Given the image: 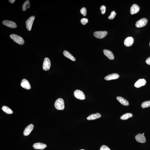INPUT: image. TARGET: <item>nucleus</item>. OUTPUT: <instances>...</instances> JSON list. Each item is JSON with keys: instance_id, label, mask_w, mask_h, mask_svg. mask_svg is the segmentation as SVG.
<instances>
[{"instance_id": "obj_33", "label": "nucleus", "mask_w": 150, "mask_h": 150, "mask_svg": "<svg viewBox=\"0 0 150 150\" xmlns=\"http://www.w3.org/2000/svg\"><path fill=\"white\" fill-rule=\"evenodd\" d=\"M143 135H144V133H143Z\"/></svg>"}, {"instance_id": "obj_24", "label": "nucleus", "mask_w": 150, "mask_h": 150, "mask_svg": "<svg viewBox=\"0 0 150 150\" xmlns=\"http://www.w3.org/2000/svg\"><path fill=\"white\" fill-rule=\"evenodd\" d=\"M141 107L143 108H147L150 107V101L144 102L141 104Z\"/></svg>"}, {"instance_id": "obj_8", "label": "nucleus", "mask_w": 150, "mask_h": 150, "mask_svg": "<svg viewBox=\"0 0 150 150\" xmlns=\"http://www.w3.org/2000/svg\"><path fill=\"white\" fill-rule=\"evenodd\" d=\"M2 23L3 25L10 28H15L17 27L16 23L13 21L5 20L3 21Z\"/></svg>"}, {"instance_id": "obj_1", "label": "nucleus", "mask_w": 150, "mask_h": 150, "mask_svg": "<svg viewBox=\"0 0 150 150\" xmlns=\"http://www.w3.org/2000/svg\"><path fill=\"white\" fill-rule=\"evenodd\" d=\"M54 106L57 110H63L64 108V102L62 98L58 99L54 103Z\"/></svg>"}, {"instance_id": "obj_13", "label": "nucleus", "mask_w": 150, "mask_h": 150, "mask_svg": "<svg viewBox=\"0 0 150 150\" xmlns=\"http://www.w3.org/2000/svg\"><path fill=\"white\" fill-rule=\"evenodd\" d=\"M21 85L22 87L25 89L29 90L31 88V86L29 82L27 80L25 79L22 80Z\"/></svg>"}, {"instance_id": "obj_6", "label": "nucleus", "mask_w": 150, "mask_h": 150, "mask_svg": "<svg viewBox=\"0 0 150 150\" xmlns=\"http://www.w3.org/2000/svg\"><path fill=\"white\" fill-rule=\"evenodd\" d=\"M51 66V62L48 58H45L43 63V68L44 70L47 71L49 70Z\"/></svg>"}, {"instance_id": "obj_23", "label": "nucleus", "mask_w": 150, "mask_h": 150, "mask_svg": "<svg viewBox=\"0 0 150 150\" xmlns=\"http://www.w3.org/2000/svg\"><path fill=\"white\" fill-rule=\"evenodd\" d=\"M30 7V4L29 1V0L26 1L24 3L22 7L23 11H26L27 8H28Z\"/></svg>"}, {"instance_id": "obj_25", "label": "nucleus", "mask_w": 150, "mask_h": 150, "mask_svg": "<svg viewBox=\"0 0 150 150\" xmlns=\"http://www.w3.org/2000/svg\"><path fill=\"white\" fill-rule=\"evenodd\" d=\"M116 13L115 12V11H113L112 12L109 16L108 17V18L110 20H112L115 18Z\"/></svg>"}, {"instance_id": "obj_32", "label": "nucleus", "mask_w": 150, "mask_h": 150, "mask_svg": "<svg viewBox=\"0 0 150 150\" xmlns=\"http://www.w3.org/2000/svg\"><path fill=\"white\" fill-rule=\"evenodd\" d=\"M83 150V149H82L81 150Z\"/></svg>"}, {"instance_id": "obj_5", "label": "nucleus", "mask_w": 150, "mask_h": 150, "mask_svg": "<svg viewBox=\"0 0 150 150\" xmlns=\"http://www.w3.org/2000/svg\"><path fill=\"white\" fill-rule=\"evenodd\" d=\"M148 22V20L146 18H143L137 22L135 24L136 27L138 28H141L146 25Z\"/></svg>"}, {"instance_id": "obj_34", "label": "nucleus", "mask_w": 150, "mask_h": 150, "mask_svg": "<svg viewBox=\"0 0 150 150\" xmlns=\"http://www.w3.org/2000/svg\"></svg>"}, {"instance_id": "obj_21", "label": "nucleus", "mask_w": 150, "mask_h": 150, "mask_svg": "<svg viewBox=\"0 0 150 150\" xmlns=\"http://www.w3.org/2000/svg\"><path fill=\"white\" fill-rule=\"evenodd\" d=\"M133 114L130 113H126L120 117V119L122 120H126L133 117Z\"/></svg>"}, {"instance_id": "obj_20", "label": "nucleus", "mask_w": 150, "mask_h": 150, "mask_svg": "<svg viewBox=\"0 0 150 150\" xmlns=\"http://www.w3.org/2000/svg\"><path fill=\"white\" fill-rule=\"evenodd\" d=\"M65 57L67 58L70 59L73 61H75L76 60V59L70 53L67 51L65 50L63 53Z\"/></svg>"}, {"instance_id": "obj_7", "label": "nucleus", "mask_w": 150, "mask_h": 150, "mask_svg": "<svg viewBox=\"0 0 150 150\" xmlns=\"http://www.w3.org/2000/svg\"><path fill=\"white\" fill-rule=\"evenodd\" d=\"M108 32L106 31H97L94 33V36L97 38L102 39L105 38L107 35Z\"/></svg>"}, {"instance_id": "obj_2", "label": "nucleus", "mask_w": 150, "mask_h": 150, "mask_svg": "<svg viewBox=\"0 0 150 150\" xmlns=\"http://www.w3.org/2000/svg\"><path fill=\"white\" fill-rule=\"evenodd\" d=\"M10 37L14 41L20 45H23L24 43V40L19 36L15 34H12L10 36Z\"/></svg>"}, {"instance_id": "obj_11", "label": "nucleus", "mask_w": 150, "mask_h": 150, "mask_svg": "<svg viewBox=\"0 0 150 150\" xmlns=\"http://www.w3.org/2000/svg\"><path fill=\"white\" fill-rule=\"evenodd\" d=\"M146 83V80L144 79H140L134 84V86L137 88H139L145 86Z\"/></svg>"}, {"instance_id": "obj_22", "label": "nucleus", "mask_w": 150, "mask_h": 150, "mask_svg": "<svg viewBox=\"0 0 150 150\" xmlns=\"http://www.w3.org/2000/svg\"><path fill=\"white\" fill-rule=\"evenodd\" d=\"M2 110L6 113L8 114H12L13 113L12 110L9 107L6 106H3L2 108Z\"/></svg>"}, {"instance_id": "obj_29", "label": "nucleus", "mask_w": 150, "mask_h": 150, "mask_svg": "<svg viewBox=\"0 0 150 150\" xmlns=\"http://www.w3.org/2000/svg\"><path fill=\"white\" fill-rule=\"evenodd\" d=\"M100 150H111L107 146L105 145H103L101 147Z\"/></svg>"}, {"instance_id": "obj_10", "label": "nucleus", "mask_w": 150, "mask_h": 150, "mask_svg": "<svg viewBox=\"0 0 150 150\" xmlns=\"http://www.w3.org/2000/svg\"><path fill=\"white\" fill-rule=\"evenodd\" d=\"M134 42V39L132 37H129L126 38L124 41V45L127 47H130Z\"/></svg>"}, {"instance_id": "obj_17", "label": "nucleus", "mask_w": 150, "mask_h": 150, "mask_svg": "<svg viewBox=\"0 0 150 150\" xmlns=\"http://www.w3.org/2000/svg\"><path fill=\"white\" fill-rule=\"evenodd\" d=\"M101 117V115L100 113H96L90 115L87 118V119L89 120H93L99 118Z\"/></svg>"}, {"instance_id": "obj_14", "label": "nucleus", "mask_w": 150, "mask_h": 150, "mask_svg": "<svg viewBox=\"0 0 150 150\" xmlns=\"http://www.w3.org/2000/svg\"><path fill=\"white\" fill-rule=\"evenodd\" d=\"M33 146L35 149L43 150L47 147V145L42 143H37L34 144Z\"/></svg>"}, {"instance_id": "obj_3", "label": "nucleus", "mask_w": 150, "mask_h": 150, "mask_svg": "<svg viewBox=\"0 0 150 150\" xmlns=\"http://www.w3.org/2000/svg\"><path fill=\"white\" fill-rule=\"evenodd\" d=\"M74 96L75 97L80 100H84L86 96L82 91L79 90H76L74 92Z\"/></svg>"}, {"instance_id": "obj_27", "label": "nucleus", "mask_w": 150, "mask_h": 150, "mask_svg": "<svg viewBox=\"0 0 150 150\" xmlns=\"http://www.w3.org/2000/svg\"><path fill=\"white\" fill-rule=\"evenodd\" d=\"M88 22V20L87 18H83L81 20V22L83 25H86Z\"/></svg>"}, {"instance_id": "obj_12", "label": "nucleus", "mask_w": 150, "mask_h": 150, "mask_svg": "<svg viewBox=\"0 0 150 150\" xmlns=\"http://www.w3.org/2000/svg\"><path fill=\"white\" fill-rule=\"evenodd\" d=\"M34 127V125L32 124H31L27 126L25 129L24 132V135L25 136H27L29 135L30 133L33 130Z\"/></svg>"}, {"instance_id": "obj_18", "label": "nucleus", "mask_w": 150, "mask_h": 150, "mask_svg": "<svg viewBox=\"0 0 150 150\" xmlns=\"http://www.w3.org/2000/svg\"><path fill=\"white\" fill-rule=\"evenodd\" d=\"M103 53L110 60H113L114 59V55L111 51L108 50H103Z\"/></svg>"}, {"instance_id": "obj_9", "label": "nucleus", "mask_w": 150, "mask_h": 150, "mask_svg": "<svg viewBox=\"0 0 150 150\" xmlns=\"http://www.w3.org/2000/svg\"><path fill=\"white\" fill-rule=\"evenodd\" d=\"M135 139L138 142L144 143L146 142V139L145 137L143 134H139L136 135Z\"/></svg>"}, {"instance_id": "obj_26", "label": "nucleus", "mask_w": 150, "mask_h": 150, "mask_svg": "<svg viewBox=\"0 0 150 150\" xmlns=\"http://www.w3.org/2000/svg\"><path fill=\"white\" fill-rule=\"evenodd\" d=\"M81 13L82 14L83 16H86L87 14L86 9V8L85 7H83L82 8L80 11Z\"/></svg>"}, {"instance_id": "obj_19", "label": "nucleus", "mask_w": 150, "mask_h": 150, "mask_svg": "<svg viewBox=\"0 0 150 150\" xmlns=\"http://www.w3.org/2000/svg\"><path fill=\"white\" fill-rule=\"evenodd\" d=\"M117 99L122 105L125 106H128L129 105V102L127 100L125 99V98L122 97L117 96Z\"/></svg>"}, {"instance_id": "obj_15", "label": "nucleus", "mask_w": 150, "mask_h": 150, "mask_svg": "<svg viewBox=\"0 0 150 150\" xmlns=\"http://www.w3.org/2000/svg\"><path fill=\"white\" fill-rule=\"evenodd\" d=\"M139 7L138 5L134 4L130 8V13L134 15L137 13L139 11Z\"/></svg>"}, {"instance_id": "obj_30", "label": "nucleus", "mask_w": 150, "mask_h": 150, "mask_svg": "<svg viewBox=\"0 0 150 150\" xmlns=\"http://www.w3.org/2000/svg\"><path fill=\"white\" fill-rule=\"evenodd\" d=\"M146 64L150 65V57L146 59Z\"/></svg>"}, {"instance_id": "obj_4", "label": "nucleus", "mask_w": 150, "mask_h": 150, "mask_svg": "<svg viewBox=\"0 0 150 150\" xmlns=\"http://www.w3.org/2000/svg\"><path fill=\"white\" fill-rule=\"evenodd\" d=\"M35 17L34 16H31L26 21V25L27 28L29 31H30L31 30L32 25L34 20L35 19Z\"/></svg>"}, {"instance_id": "obj_16", "label": "nucleus", "mask_w": 150, "mask_h": 150, "mask_svg": "<svg viewBox=\"0 0 150 150\" xmlns=\"http://www.w3.org/2000/svg\"><path fill=\"white\" fill-rule=\"evenodd\" d=\"M120 76L117 74H112L108 75L105 76L104 78L105 80L109 81L112 80L116 79L118 78Z\"/></svg>"}, {"instance_id": "obj_28", "label": "nucleus", "mask_w": 150, "mask_h": 150, "mask_svg": "<svg viewBox=\"0 0 150 150\" xmlns=\"http://www.w3.org/2000/svg\"><path fill=\"white\" fill-rule=\"evenodd\" d=\"M100 9L101 11L102 14H105L106 12V6L104 5L100 7Z\"/></svg>"}, {"instance_id": "obj_31", "label": "nucleus", "mask_w": 150, "mask_h": 150, "mask_svg": "<svg viewBox=\"0 0 150 150\" xmlns=\"http://www.w3.org/2000/svg\"><path fill=\"white\" fill-rule=\"evenodd\" d=\"M15 0H10L9 1V2L11 3H13L15 2Z\"/></svg>"}]
</instances>
